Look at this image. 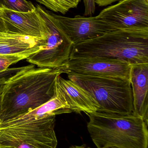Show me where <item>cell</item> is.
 I'll list each match as a JSON object with an SVG mask.
<instances>
[{
  "label": "cell",
  "mask_w": 148,
  "mask_h": 148,
  "mask_svg": "<svg viewBox=\"0 0 148 148\" xmlns=\"http://www.w3.org/2000/svg\"><path fill=\"white\" fill-rule=\"evenodd\" d=\"M115 148V147H109V148Z\"/></svg>",
  "instance_id": "d4e9b609"
},
{
  "label": "cell",
  "mask_w": 148,
  "mask_h": 148,
  "mask_svg": "<svg viewBox=\"0 0 148 148\" xmlns=\"http://www.w3.org/2000/svg\"><path fill=\"white\" fill-rule=\"evenodd\" d=\"M68 77L94 100L97 104V112L126 114L134 113L129 79L83 75H68Z\"/></svg>",
  "instance_id": "277c9868"
},
{
  "label": "cell",
  "mask_w": 148,
  "mask_h": 148,
  "mask_svg": "<svg viewBox=\"0 0 148 148\" xmlns=\"http://www.w3.org/2000/svg\"><path fill=\"white\" fill-rule=\"evenodd\" d=\"M87 115L88 131L97 148H148V123L134 113Z\"/></svg>",
  "instance_id": "3957f363"
},
{
  "label": "cell",
  "mask_w": 148,
  "mask_h": 148,
  "mask_svg": "<svg viewBox=\"0 0 148 148\" xmlns=\"http://www.w3.org/2000/svg\"><path fill=\"white\" fill-rule=\"evenodd\" d=\"M66 97L57 82H56L54 96L42 106L28 113L0 123V128L18 127L36 121L45 117L63 114L72 113Z\"/></svg>",
  "instance_id": "30bf717a"
},
{
  "label": "cell",
  "mask_w": 148,
  "mask_h": 148,
  "mask_svg": "<svg viewBox=\"0 0 148 148\" xmlns=\"http://www.w3.org/2000/svg\"><path fill=\"white\" fill-rule=\"evenodd\" d=\"M62 73L60 67L36 68L30 64L10 77L1 94V123L50 101L55 95L56 78Z\"/></svg>",
  "instance_id": "6da1fadb"
},
{
  "label": "cell",
  "mask_w": 148,
  "mask_h": 148,
  "mask_svg": "<svg viewBox=\"0 0 148 148\" xmlns=\"http://www.w3.org/2000/svg\"><path fill=\"white\" fill-rule=\"evenodd\" d=\"M63 73L114 77L130 80L131 65L107 59L69 60L60 67Z\"/></svg>",
  "instance_id": "9c48e42d"
},
{
  "label": "cell",
  "mask_w": 148,
  "mask_h": 148,
  "mask_svg": "<svg viewBox=\"0 0 148 148\" xmlns=\"http://www.w3.org/2000/svg\"><path fill=\"white\" fill-rule=\"evenodd\" d=\"M0 8L19 12H29L35 10L31 2L26 0H0Z\"/></svg>",
  "instance_id": "2e32d148"
},
{
  "label": "cell",
  "mask_w": 148,
  "mask_h": 148,
  "mask_svg": "<svg viewBox=\"0 0 148 148\" xmlns=\"http://www.w3.org/2000/svg\"><path fill=\"white\" fill-rule=\"evenodd\" d=\"M84 5V16H91L95 12L96 3L94 0H83Z\"/></svg>",
  "instance_id": "ac0fdd59"
},
{
  "label": "cell",
  "mask_w": 148,
  "mask_h": 148,
  "mask_svg": "<svg viewBox=\"0 0 148 148\" xmlns=\"http://www.w3.org/2000/svg\"><path fill=\"white\" fill-rule=\"evenodd\" d=\"M46 37L45 49L27 58V61L38 67L56 69L69 60L73 44L63 30L53 13L36 5Z\"/></svg>",
  "instance_id": "5b68a950"
},
{
  "label": "cell",
  "mask_w": 148,
  "mask_h": 148,
  "mask_svg": "<svg viewBox=\"0 0 148 148\" xmlns=\"http://www.w3.org/2000/svg\"><path fill=\"white\" fill-rule=\"evenodd\" d=\"M7 80H4L0 81V95H1L3 91V89H4V86H5V84H6Z\"/></svg>",
  "instance_id": "7402d4cb"
},
{
  "label": "cell",
  "mask_w": 148,
  "mask_h": 148,
  "mask_svg": "<svg viewBox=\"0 0 148 148\" xmlns=\"http://www.w3.org/2000/svg\"><path fill=\"white\" fill-rule=\"evenodd\" d=\"M24 59H26V57L18 56H0V72L6 70L11 65Z\"/></svg>",
  "instance_id": "e0dca14e"
},
{
  "label": "cell",
  "mask_w": 148,
  "mask_h": 148,
  "mask_svg": "<svg viewBox=\"0 0 148 148\" xmlns=\"http://www.w3.org/2000/svg\"><path fill=\"white\" fill-rule=\"evenodd\" d=\"M130 82L134 113L148 121V64L131 65Z\"/></svg>",
  "instance_id": "4fadbf2b"
},
{
  "label": "cell",
  "mask_w": 148,
  "mask_h": 148,
  "mask_svg": "<svg viewBox=\"0 0 148 148\" xmlns=\"http://www.w3.org/2000/svg\"><path fill=\"white\" fill-rule=\"evenodd\" d=\"M70 148H90L89 147H84V146H72V147H70Z\"/></svg>",
  "instance_id": "603a6c76"
},
{
  "label": "cell",
  "mask_w": 148,
  "mask_h": 148,
  "mask_svg": "<svg viewBox=\"0 0 148 148\" xmlns=\"http://www.w3.org/2000/svg\"><path fill=\"white\" fill-rule=\"evenodd\" d=\"M56 116L18 127L0 128V148H56Z\"/></svg>",
  "instance_id": "8992f818"
},
{
  "label": "cell",
  "mask_w": 148,
  "mask_h": 148,
  "mask_svg": "<svg viewBox=\"0 0 148 148\" xmlns=\"http://www.w3.org/2000/svg\"><path fill=\"white\" fill-rule=\"evenodd\" d=\"M1 16L7 33L46 39L43 26L36 10L19 12L1 9Z\"/></svg>",
  "instance_id": "8fae6325"
},
{
  "label": "cell",
  "mask_w": 148,
  "mask_h": 148,
  "mask_svg": "<svg viewBox=\"0 0 148 148\" xmlns=\"http://www.w3.org/2000/svg\"><path fill=\"white\" fill-rule=\"evenodd\" d=\"M96 4L100 7H105L112 4L116 2L120 1L121 0H94Z\"/></svg>",
  "instance_id": "ffe728a7"
},
{
  "label": "cell",
  "mask_w": 148,
  "mask_h": 148,
  "mask_svg": "<svg viewBox=\"0 0 148 148\" xmlns=\"http://www.w3.org/2000/svg\"><path fill=\"white\" fill-rule=\"evenodd\" d=\"M89 58L148 64V28L116 29L73 45L69 60Z\"/></svg>",
  "instance_id": "7a4b0ae2"
},
{
  "label": "cell",
  "mask_w": 148,
  "mask_h": 148,
  "mask_svg": "<svg viewBox=\"0 0 148 148\" xmlns=\"http://www.w3.org/2000/svg\"><path fill=\"white\" fill-rule=\"evenodd\" d=\"M0 33H6V29L3 19L2 17L1 9L0 8Z\"/></svg>",
  "instance_id": "44dd1931"
},
{
  "label": "cell",
  "mask_w": 148,
  "mask_h": 148,
  "mask_svg": "<svg viewBox=\"0 0 148 148\" xmlns=\"http://www.w3.org/2000/svg\"><path fill=\"white\" fill-rule=\"evenodd\" d=\"M146 1H148V0H146Z\"/></svg>",
  "instance_id": "484cf974"
},
{
  "label": "cell",
  "mask_w": 148,
  "mask_h": 148,
  "mask_svg": "<svg viewBox=\"0 0 148 148\" xmlns=\"http://www.w3.org/2000/svg\"><path fill=\"white\" fill-rule=\"evenodd\" d=\"M56 82L64 93L73 112H83L87 114L97 112L96 103L88 93L71 80H66L61 75Z\"/></svg>",
  "instance_id": "5bb4252c"
},
{
  "label": "cell",
  "mask_w": 148,
  "mask_h": 148,
  "mask_svg": "<svg viewBox=\"0 0 148 148\" xmlns=\"http://www.w3.org/2000/svg\"><path fill=\"white\" fill-rule=\"evenodd\" d=\"M25 66L21 67L9 68L6 70L0 72V81L7 80L11 76L16 73L22 69H23Z\"/></svg>",
  "instance_id": "d6986e66"
},
{
  "label": "cell",
  "mask_w": 148,
  "mask_h": 148,
  "mask_svg": "<svg viewBox=\"0 0 148 148\" xmlns=\"http://www.w3.org/2000/svg\"><path fill=\"white\" fill-rule=\"evenodd\" d=\"M50 10L65 14L71 9L76 8L81 0H35Z\"/></svg>",
  "instance_id": "9a60e30c"
},
{
  "label": "cell",
  "mask_w": 148,
  "mask_h": 148,
  "mask_svg": "<svg viewBox=\"0 0 148 148\" xmlns=\"http://www.w3.org/2000/svg\"><path fill=\"white\" fill-rule=\"evenodd\" d=\"M97 16L115 29L148 28V1L121 0Z\"/></svg>",
  "instance_id": "52a82bcc"
},
{
  "label": "cell",
  "mask_w": 148,
  "mask_h": 148,
  "mask_svg": "<svg viewBox=\"0 0 148 148\" xmlns=\"http://www.w3.org/2000/svg\"><path fill=\"white\" fill-rule=\"evenodd\" d=\"M1 95H0V123L1 121Z\"/></svg>",
  "instance_id": "cb8c5ba5"
},
{
  "label": "cell",
  "mask_w": 148,
  "mask_h": 148,
  "mask_svg": "<svg viewBox=\"0 0 148 148\" xmlns=\"http://www.w3.org/2000/svg\"><path fill=\"white\" fill-rule=\"evenodd\" d=\"M46 39L0 33V56L15 55L26 59L45 49Z\"/></svg>",
  "instance_id": "7c38bea8"
},
{
  "label": "cell",
  "mask_w": 148,
  "mask_h": 148,
  "mask_svg": "<svg viewBox=\"0 0 148 148\" xmlns=\"http://www.w3.org/2000/svg\"><path fill=\"white\" fill-rule=\"evenodd\" d=\"M53 14L73 45L116 29L101 20L98 16H86L78 15L69 17L53 13Z\"/></svg>",
  "instance_id": "ba28073f"
}]
</instances>
